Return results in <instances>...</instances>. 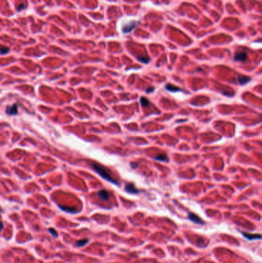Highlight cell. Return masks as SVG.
Wrapping results in <instances>:
<instances>
[{"mask_svg":"<svg viewBox=\"0 0 262 263\" xmlns=\"http://www.w3.org/2000/svg\"><path fill=\"white\" fill-rule=\"evenodd\" d=\"M91 166L92 168H93V169L95 170V171L100 176H102L104 179L107 180L110 182L111 183L114 184V185H119V182L112 177V174L110 173L109 170L107 169L105 167L98 164V163H92L91 164Z\"/></svg>","mask_w":262,"mask_h":263,"instance_id":"6da1fadb","label":"cell"},{"mask_svg":"<svg viewBox=\"0 0 262 263\" xmlns=\"http://www.w3.org/2000/svg\"><path fill=\"white\" fill-rule=\"evenodd\" d=\"M6 112L7 115H17L18 113V105L15 103L12 105H9L6 108Z\"/></svg>","mask_w":262,"mask_h":263,"instance_id":"7a4b0ae2","label":"cell"},{"mask_svg":"<svg viewBox=\"0 0 262 263\" xmlns=\"http://www.w3.org/2000/svg\"><path fill=\"white\" fill-rule=\"evenodd\" d=\"M135 26H136V22L134 21H132L131 22L127 23L126 25H125L122 27V32L124 33H128L132 32V30H133V28H135Z\"/></svg>","mask_w":262,"mask_h":263,"instance_id":"3957f363","label":"cell"},{"mask_svg":"<svg viewBox=\"0 0 262 263\" xmlns=\"http://www.w3.org/2000/svg\"><path fill=\"white\" fill-rule=\"evenodd\" d=\"M248 55L245 52H238L234 56V59L237 62H244L247 59Z\"/></svg>","mask_w":262,"mask_h":263,"instance_id":"277c9868","label":"cell"},{"mask_svg":"<svg viewBox=\"0 0 262 263\" xmlns=\"http://www.w3.org/2000/svg\"><path fill=\"white\" fill-rule=\"evenodd\" d=\"M188 219L191 222H194L196 224H203L204 223L203 221L201 219V218H199L197 215H195L194 213H191V212H190L188 214Z\"/></svg>","mask_w":262,"mask_h":263,"instance_id":"5b68a950","label":"cell"},{"mask_svg":"<svg viewBox=\"0 0 262 263\" xmlns=\"http://www.w3.org/2000/svg\"><path fill=\"white\" fill-rule=\"evenodd\" d=\"M125 191L128 193H132V194H137L139 192L135 187V185L132 183H128L125 185Z\"/></svg>","mask_w":262,"mask_h":263,"instance_id":"8992f818","label":"cell"},{"mask_svg":"<svg viewBox=\"0 0 262 263\" xmlns=\"http://www.w3.org/2000/svg\"><path fill=\"white\" fill-rule=\"evenodd\" d=\"M251 80L250 77L245 76V75H240L238 77V81L240 85H245L247 84L249 81Z\"/></svg>","mask_w":262,"mask_h":263,"instance_id":"52a82bcc","label":"cell"},{"mask_svg":"<svg viewBox=\"0 0 262 263\" xmlns=\"http://www.w3.org/2000/svg\"><path fill=\"white\" fill-rule=\"evenodd\" d=\"M242 235L247 238L249 240H253V239H260L261 238L260 235H255V234H251V233H247V232H242Z\"/></svg>","mask_w":262,"mask_h":263,"instance_id":"ba28073f","label":"cell"},{"mask_svg":"<svg viewBox=\"0 0 262 263\" xmlns=\"http://www.w3.org/2000/svg\"><path fill=\"white\" fill-rule=\"evenodd\" d=\"M165 89L169 91V92H180L181 91V89L179 87H177L172 84H167L165 85Z\"/></svg>","mask_w":262,"mask_h":263,"instance_id":"9c48e42d","label":"cell"},{"mask_svg":"<svg viewBox=\"0 0 262 263\" xmlns=\"http://www.w3.org/2000/svg\"><path fill=\"white\" fill-rule=\"evenodd\" d=\"M98 195L102 200H107L109 198V194L106 190H100L98 192Z\"/></svg>","mask_w":262,"mask_h":263,"instance_id":"30bf717a","label":"cell"},{"mask_svg":"<svg viewBox=\"0 0 262 263\" xmlns=\"http://www.w3.org/2000/svg\"><path fill=\"white\" fill-rule=\"evenodd\" d=\"M155 159L158 161H161V162H165V161H168V157L165 154H160V155H158L156 157H155Z\"/></svg>","mask_w":262,"mask_h":263,"instance_id":"8fae6325","label":"cell"},{"mask_svg":"<svg viewBox=\"0 0 262 263\" xmlns=\"http://www.w3.org/2000/svg\"><path fill=\"white\" fill-rule=\"evenodd\" d=\"M138 59L139 60V61L141 62V63H145V64H146V63H148L149 61H150L149 58H148V56H145V55H140V56H138Z\"/></svg>","mask_w":262,"mask_h":263,"instance_id":"7c38bea8","label":"cell"},{"mask_svg":"<svg viewBox=\"0 0 262 263\" xmlns=\"http://www.w3.org/2000/svg\"><path fill=\"white\" fill-rule=\"evenodd\" d=\"M140 103L143 107H147L149 105V101L147 98L145 97H142L140 99Z\"/></svg>","mask_w":262,"mask_h":263,"instance_id":"4fadbf2b","label":"cell"},{"mask_svg":"<svg viewBox=\"0 0 262 263\" xmlns=\"http://www.w3.org/2000/svg\"><path fill=\"white\" fill-rule=\"evenodd\" d=\"M88 242V239H82L77 242V245L78 246H84Z\"/></svg>","mask_w":262,"mask_h":263,"instance_id":"5bb4252c","label":"cell"},{"mask_svg":"<svg viewBox=\"0 0 262 263\" xmlns=\"http://www.w3.org/2000/svg\"><path fill=\"white\" fill-rule=\"evenodd\" d=\"M9 48L7 47H4V46H1L0 47V53L1 54H6L9 52Z\"/></svg>","mask_w":262,"mask_h":263,"instance_id":"9a60e30c","label":"cell"},{"mask_svg":"<svg viewBox=\"0 0 262 263\" xmlns=\"http://www.w3.org/2000/svg\"><path fill=\"white\" fill-rule=\"evenodd\" d=\"M49 231H50V233L53 236H55V237H56V236H58V234H57V231L54 229V228H49Z\"/></svg>","mask_w":262,"mask_h":263,"instance_id":"2e32d148","label":"cell"},{"mask_svg":"<svg viewBox=\"0 0 262 263\" xmlns=\"http://www.w3.org/2000/svg\"><path fill=\"white\" fill-rule=\"evenodd\" d=\"M154 90H155V88H154V87H151V88H149L148 89H147V90H146V92H147V93H150V92H153Z\"/></svg>","mask_w":262,"mask_h":263,"instance_id":"e0dca14e","label":"cell"},{"mask_svg":"<svg viewBox=\"0 0 262 263\" xmlns=\"http://www.w3.org/2000/svg\"><path fill=\"white\" fill-rule=\"evenodd\" d=\"M131 166H132V168H136L138 167V164L135 163V162H132V163H131Z\"/></svg>","mask_w":262,"mask_h":263,"instance_id":"ac0fdd59","label":"cell"},{"mask_svg":"<svg viewBox=\"0 0 262 263\" xmlns=\"http://www.w3.org/2000/svg\"><path fill=\"white\" fill-rule=\"evenodd\" d=\"M3 227H4V225H3V222L0 221V231H1L3 229Z\"/></svg>","mask_w":262,"mask_h":263,"instance_id":"d6986e66","label":"cell"}]
</instances>
